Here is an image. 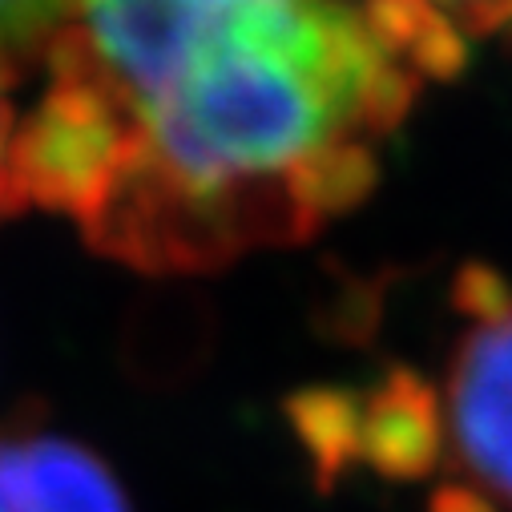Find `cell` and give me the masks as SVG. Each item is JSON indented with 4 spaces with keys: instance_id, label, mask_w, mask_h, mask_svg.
Here are the masks:
<instances>
[{
    "instance_id": "6da1fadb",
    "label": "cell",
    "mask_w": 512,
    "mask_h": 512,
    "mask_svg": "<svg viewBox=\"0 0 512 512\" xmlns=\"http://www.w3.org/2000/svg\"><path fill=\"white\" fill-rule=\"evenodd\" d=\"M420 81L359 0H69L17 198L134 271H218L351 210Z\"/></svg>"
},
{
    "instance_id": "7a4b0ae2",
    "label": "cell",
    "mask_w": 512,
    "mask_h": 512,
    "mask_svg": "<svg viewBox=\"0 0 512 512\" xmlns=\"http://www.w3.org/2000/svg\"><path fill=\"white\" fill-rule=\"evenodd\" d=\"M468 327L432 388L440 492L432 512H512V291L488 267L456 283Z\"/></svg>"
},
{
    "instance_id": "3957f363",
    "label": "cell",
    "mask_w": 512,
    "mask_h": 512,
    "mask_svg": "<svg viewBox=\"0 0 512 512\" xmlns=\"http://www.w3.org/2000/svg\"><path fill=\"white\" fill-rule=\"evenodd\" d=\"M0 512H130V500L109 464L85 444L41 424H5Z\"/></svg>"
},
{
    "instance_id": "277c9868",
    "label": "cell",
    "mask_w": 512,
    "mask_h": 512,
    "mask_svg": "<svg viewBox=\"0 0 512 512\" xmlns=\"http://www.w3.org/2000/svg\"><path fill=\"white\" fill-rule=\"evenodd\" d=\"M420 77L464 65L472 37L512 33V0H359Z\"/></svg>"
},
{
    "instance_id": "5b68a950",
    "label": "cell",
    "mask_w": 512,
    "mask_h": 512,
    "mask_svg": "<svg viewBox=\"0 0 512 512\" xmlns=\"http://www.w3.org/2000/svg\"><path fill=\"white\" fill-rule=\"evenodd\" d=\"M69 13V0H0V57L45 53Z\"/></svg>"
},
{
    "instance_id": "8992f818",
    "label": "cell",
    "mask_w": 512,
    "mask_h": 512,
    "mask_svg": "<svg viewBox=\"0 0 512 512\" xmlns=\"http://www.w3.org/2000/svg\"><path fill=\"white\" fill-rule=\"evenodd\" d=\"M9 85H13V69H9V57H0V218L21 214V198H17V134H21V121H17Z\"/></svg>"
}]
</instances>
